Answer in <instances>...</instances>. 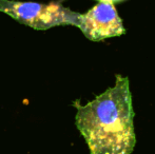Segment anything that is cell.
<instances>
[{"mask_svg":"<svg viewBox=\"0 0 155 154\" xmlns=\"http://www.w3.org/2000/svg\"><path fill=\"white\" fill-rule=\"evenodd\" d=\"M115 78L114 86L87 105L74 103L76 127L91 154H131L136 145L129 78Z\"/></svg>","mask_w":155,"mask_h":154,"instance_id":"obj_1","label":"cell"},{"mask_svg":"<svg viewBox=\"0 0 155 154\" xmlns=\"http://www.w3.org/2000/svg\"><path fill=\"white\" fill-rule=\"evenodd\" d=\"M0 12L35 30H48L58 25L77 27L80 15L63 6L60 1L37 3L0 0Z\"/></svg>","mask_w":155,"mask_h":154,"instance_id":"obj_2","label":"cell"},{"mask_svg":"<svg viewBox=\"0 0 155 154\" xmlns=\"http://www.w3.org/2000/svg\"><path fill=\"white\" fill-rule=\"evenodd\" d=\"M77 28L91 41H102L126 33L114 4L106 2H98L86 14H80Z\"/></svg>","mask_w":155,"mask_h":154,"instance_id":"obj_3","label":"cell"},{"mask_svg":"<svg viewBox=\"0 0 155 154\" xmlns=\"http://www.w3.org/2000/svg\"><path fill=\"white\" fill-rule=\"evenodd\" d=\"M98 2H106V3H116V2H121V1H124V0H97Z\"/></svg>","mask_w":155,"mask_h":154,"instance_id":"obj_4","label":"cell"}]
</instances>
